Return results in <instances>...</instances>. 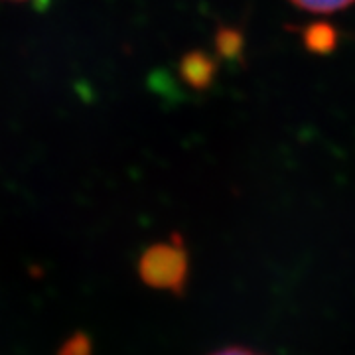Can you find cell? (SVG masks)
Wrapping results in <instances>:
<instances>
[{
  "mask_svg": "<svg viewBox=\"0 0 355 355\" xmlns=\"http://www.w3.org/2000/svg\"><path fill=\"white\" fill-rule=\"evenodd\" d=\"M142 270L156 286L180 288L188 275V257L182 243H162L153 247L144 254Z\"/></svg>",
  "mask_w": 355,
  "mask_h": 355,
  "instance_id": "1",
  "label": "cell"
},
{
  "mask_svg": "<svg viewBox=\"0 0 355 355\" xmlns=\"http://www.w3.org/2000/svg\"><path fill=\"white\" fill-rule=\"evenodd\" d=\"M180 77L186 85L196 91H205L211 87L217 76V62L203 50H191L180 60Z\"/></svg>",
  "mask_w": 355,
  "mask_h": 355,
  "instance_id": "2",
  "label": "cell"
},
{
  "mask_svg": "<svg viewBox=\"0 0 355 355\" xmlns=\"http://www.w3.org/2000/svg\"><path fill=\"white\" fill-rule=\"evenodd\" d=\"M340 34L330 22H312L302 30V44L314 55H328L338 48Z\"/></svg>",
  "mask_w": 355,
  "mask_h": 355,
  "instance_id": "3",
  "label": "cell"
},
{
  "mask_svg": "<svg viewBox=\"0 0 355 355\" xmlns=\"http://www.w3.org/2000/svg\"><path fill=\"white\" fill-rule=\"evenodd\" d=\"M216 53L225 62H243L245 55V36L235 26H219L216 30Z\"/></svg>",
  "mask_w": 355,
  "mask_h": 355,
  "instance_id": "4",
  "label": "cell"
},
{
  "mask_svg": "<svg viewBox=\"0 0 355 355\" xmlns=\"http://www.w3.org/2000/svg\"><path fill=\"white\" fill-rule=\"evenodd\" d=\"M294 6L316 14H331L340 12L343 8L352 6L355 0H291Z\"/></svg>",
  "mask_w": 355,
  "mask_h": 355,
  "instance_id": "5",
  "label": "cell"
},
{
  "mask_svg": "<svg viewBox=\"0 0 355 355\" xmlns=\"http://www.w3.org/2000/svg\"><path fill=\"white\" fill-rule=\"evenodd\" d=\"M211 355H261L253 352V349H247V347H239V345H233V347H225V349H219L216 354Z\"/></svg>",
  "mask_w": 355,
  "mask_h": 355,
  "instance_id": "6",
  "label": "cell"
}]
</instances>
